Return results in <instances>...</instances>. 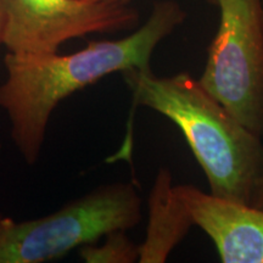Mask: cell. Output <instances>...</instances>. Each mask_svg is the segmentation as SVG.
Here are the masks:
<instances>
[{
    "mask_svg": "<svg viewBox=\"0 0 263 263\" xmlns=\"http://www.w3.org/2000/svg\"><path fill=\"white\" fill-rule=\"evenodd\" d=\"M221 21L199 78L263 139V0H218Z\"/></svg>",
    "mask_w": 263,
    "mask_h": 263,
    "instance_id": "obj_4",
    "label": "cell"
},
{
    "mask_svg": "<svg viewBox=\"0 0 263 263\" xmlns=\"http://www.w3.org/2000/svg\"><path fill=\"white\" fill-rule=\"evenodd\" d=\"M3 45L10 54L58 52L70 39L136 27L139 14L128 4L91 0H3Z\"/></svg>",
    "mask_w": 263,
    "mask_h": 263,
    "instance_id": "obj_5",
    "label": "cell"
},
{
    "mask_svg": "<svg viewBox=\"0 0 263 263\" xmlns=\"http://www.w3.org/2000/svg\"><path fill=\"white\" fill-rule=\"evenodd\" d=\"M140 221L141 196L133 183L126 182L104 184L38 218L17 222L0 212V263L60 259Z\"/></svg>",
    "mask_w": 263,
    "mask_h": 263,
    "instance_id": "obj_3",
    "label": "cell"
},
{
    "mask_svg": "<svg viewBox=\"0 0 263 263\" xmlns=\"http://www.w3.org/2000/svg\"><path fill=\"white\" fill-rule=\"evenodd\" d=\"M185 17L178 3L162 0L154 5L145 24L124 38L90 42L66 55L6 52L0 108L9 118L12 143L25 162L39 160L51 115L66 98L116 72L150 70L157 45Z\"/></svg>",
    "mask_w": 263,
    "mask_h": 263,
    "instance_id": "obj_1",
    "label": "cell"
},
{
    "mask_svg": "<svg viewBox=\"0 0 263 263\" xmlns=\"http://www.w3.org/2000/svg\"><path fill=\"white\" fill-rule=\"evenodd\" d=\"M136 106L156 111L179 128L213 196L250 205L263 174V139L245 127L188 72L157 77L122 72Z\"/></svg>",
    "mask_w": 263,
    "mask_h": 263,
    "instance_id": "obj_2",
    "label": "cell"
},
{
    "mask_svg": "<svg viewBox=\"0 0 263 263\" xmlns=\"http://www.w3.org/2000/svg\"><path fill=\"white\" fill-rule=\"evenodd\" d=\"M5 25H6L5 9H4V4H3V0H0V45H3V42H4Z\"/></svg>",
    "mask_w": 263,
    "mask_h": 263,
    "instance_id": "obj_10",
    "label": "cell"
},
{
    "mask_svg": "<svg viewBox=\"0 0 263 263\" xmlns=\"http://www.w3.org/2000/svg\"><path fill=\"white\" fill-rule=\"evenodd\" d=\"M149 219L144 241L139 245L140 263H162L172 250L194 226L193 218L172 184L170 171L162 168L157 173L151 188Z\"/></svg>",
    "mask_w": 263,
    "mask_h": 263,
    "instance_id": "obj_7",
    "label": "cell"
},
{
    "mask_svg": "<svg viewBox=\"0 0 263 263\" xmlns=\"http://www.w3.org/2000/svg\"><path fill=\"white\" fill-rule=\"evenodd\" d=\"M103 244L95 242L80 248V256L87 263H132L139 261V245L128 238L126 230H116L104 236Z\"/></svg>",
    "mask_w": 263,
    "mask_h": 263,
    "instance_id": "obj_8",
    "label": "cell"
},
{
    "mask_svg": "<svg viewBox=\"0 0 263 263\" xmlns=\"http://www.w3.org/2000/svg\"><path fill=\"white\" fill-rule=\"evenodd\" d=\"M250 206L263 209V174L261 176V178L258 179V182L256 183L254 192H252Z\"/></svg>",
    "mask_w": 263,
    "mask_h": 263,
    "instance_id": "obj_9",
    "label": "cell"
},
{
    "mask_svg": "<svg viewBox=\"0 0 263 263\" xmlns=\"http://www.w3.org/2000/svg\"><path fill=\"white\" fill-rule=\"evenodd\" d=\"M91 2H105V3H115V4H128L132 0H91ZM207 3L212 5H218V0H206Z\"/></svg>",
    "mask_w": 263,
    "mask_h": 263,
    "instance_id": "obj_11",
    "label": "cell"
},
{
    "mask_svg": "<svg viewBox=\"0 0 263 263\" xmlns=\"http://www.w3.org/2000/svg\"><path fill=\"white\" fill-rule=\"evenodd\" d=\"M192 216L224 263H263V209L229 201L194 185H176Z\"/></svg>",
    "mask_w": 263,
    "mask_h": 263,
    "instance_id": "obj_6",
    "label": "cell"
}]
</instances>
